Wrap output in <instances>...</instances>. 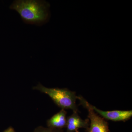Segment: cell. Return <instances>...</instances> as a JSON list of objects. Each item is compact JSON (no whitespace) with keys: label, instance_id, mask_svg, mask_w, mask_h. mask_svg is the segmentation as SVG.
<instances>
[{"label":"cell","instance_id":"obj_2","mask_svg":"<svg viewBox=\"0 0 132 132\" xmlns=\"http://www.w3.org/2000/svg\"><path fill=\"white\" fill-rule=\"evenodd\" d=\"M33 89L47 95L55 104L61 109H71L73 112L78 113V109L76 104L78 96L75 92L66 88H49L40 83L34 87Z\"/></svg>","mask_w":132,"mask_h":132},{"label":"cell","instance_id":"obj_7","mask_svg":"<svg viewBox=\"0 0 132 132\" xmlns=\"http://www.w3.org/2000/svg\"><path fill=\"white\" fill-rule=\"evenodd\" d=\"M33 132H64L62 130L53 129L50 128L44 127L43 126H39L35 129Z\"/></svg>","mask_w":132,"mask_h":132},{"label":"cell","instance_id":"obj_5","mask_svg":"<svg viewBox=\"0 0 132 132\" xmlns=\"http://www.w3.org/2000/svg\"><path fill=\"white\" fill-rule=\"evenodd\" d=\"M89 120H83L78 114V112H73L72 115L67 117L66 132H77L80 128L88 129Z\"/></svg>","mask_w":132,"mask_h":132},{"label":"cell","instance_id":"obj_6","mask_svg":"<svg viewBox=\"0 0 132 132\" xmlns=\"http://www.w3.org/2000/svg\"><path fill=\"white\" fill-rule=\"evenodd\" d=\"M67 112L65 110L61 109L59 112L55 114L48 120L47 127L53 129L62 130L66 127L67 123Z\"/></svg>","mask_w":132,"mask_h":132},{"label":"cell","instance_id":"obj_8","mask_svg":"<svg viewBox=\"0 0 132 132\" xmlns=\"http://www.w3.org/2000/svg\"><path fill=\"white\" fill-rule=\"evenodd\" d=\"M3 132H16L15 131L14 129L12 127H9L7 129L5 130Z\"/></svg>","mask_w":132,"mask_h":132},{"label":"cell","instance_id":"obj_3","mask_svg":"<svg viewBox=\"0 0 132 132\" xmlns=\"http://www.w3.org/2000/svg\"><path fill=\"white\" fill-rule=\"evenodd\" d=\"M81 105L87 109L88 117L90 120V123L88 132H110L108 124L106 121L96 113L88 103L81 96H78Z\"/></svg>","mask_w":132,"mask_h":132},{"label":"cell","instance_id":"obj_4","mask_svg":"<svg viewBox=\"0 0 132 132\" xmlns=\"http://www.w3.org/2000/svg\"><path fill=\"white\" fill-rule=\"evenodd\" d=\"M91 106L96 113L107 120L114 121H125L130 119L132 116V110L105 111L100 110L92 105Z\"/></svg>","mask_w":132,"mask_h":132},{"label":"cell","instance_id":"obj_9","mask_svg":"<svg viewBox=\"0 0 132 132\" xmlns=\"http://www.w3.org/2000/svg\"><path fill=\"white\" fill-rule=\"evenodd\" d=\"M77 132H79V131Z\"/></svg>","mask_w":132,"mask_h":132},{"label":"cell","instance_id":"obj_1","mask_svg":"<svg viewBox=\"0 0 132 132\" xmlns=\"http://www.w3.org/2000/svg\"><path fill=\"white\" fill-rule=\"evenodd\" d=\"M49 7L44 1L18 0L13 2L10 8L18 12L26 23L39 26L47 21Z\"/></svg>","mask_w":132,"mask_h":132}]
</instances>
